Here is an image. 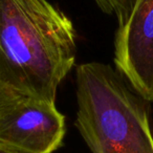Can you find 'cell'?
Here are the masks:
<instances>
[{
  "label": "cell",
  "instance_id": "obj_1",
  "mask_svg": "<svg viewBox=\"0 0 153 153\" xmlns=\"http://www.w3.org/2000/svg\"><path fill=\"white\" fill-rule=\"evenodd\" d=\"M76 55V30L59 7L48 0H0V83L55 103Z\"/></svg>",
  "mask_w": 153,
  "mask_h": 153
},
{
  "label": "cell",
  "instance_id": "obj_2",
  "mask_svg": "<svg viewBox=\"0 0 153 153\" xmlns=\"http://www.w3.org/2000/svg\"><path fill=\"white\" fill-rule=\"evenodd\" d=\"M74 125L91 153H153L144 99L110 65L76 66Z\"/></svg>",
  "mask_w": 153,
  "mask_h": 153
},
{
  "label": "cell",
  "instance_id": "obj_3",
  "mask_svg": "<svg viewBox=\"0 0 153 153\" xmlns=\"http://www.w3.org/2000/svg\"><path fill=\"white\" fill-rule=\"evenodd\" d=\"M65 132V117L55 103L24 97L0 121V145L19 153H53Z\"/></svg>",
  "mask_w": 153,
  "mask_h": 153
},
{
  "label": "cell",
  "instance_id": "obj_4",
  "mask_svg": "<svg viewBox=\"0 0 153 153\" xmlns=\"http://www.w3.org/2000/svg\"><path fill=\"white\" fill-rule=\"evenodd\" d=\"M114 64L134 91L153 102V0H137L114 39Z\"/></svg>",
  "mask_w": 153,
  "mask_h": 153
},
{
  "label": "cell",
  "instance_id": "obj_5",
  "mask_svg": "<svg viewBox=\"0 0 153 153\" xmlns=\"http://www.w3.org/2000/svg\"><path fill=\"white\" fill-rule=\"evenodd\" d=\"M99 7L108 15H113L119 26L127 22L137 0H94Z\"/></svg>",
  "mask_w": 153,
  "mask_h": 153
},
{
  "label": "cell",
  "instance_id": "obj_6",
  "mask_svg": "<svg viewBox=\"0 0 153 153\" xmlns=\"http://www.w3.org/2000/svg\"><path fill=\"white\" fill-rule=\"evenodd\" d=\"M26 96L0 83V121Z\"/></svg>",
  "mask_w": 153,
  "mask_h": 153
},
{
  "label": "cell",
  "instance_id": "obj_7",
  "mask_svg": "<svg viewBox=\"0 0 153 153\" xmlns=\"http://www.w3.org/2000/svg\"><path fill=\"white\" fill-rule=\"evenodd\" d=\"M0 153H19V152H16V151L11 150V149H9V148H5V147L0 145Z\"/></svg>",
  "mask_w": 153,
  "mask_h": 153
}]
</instances>
